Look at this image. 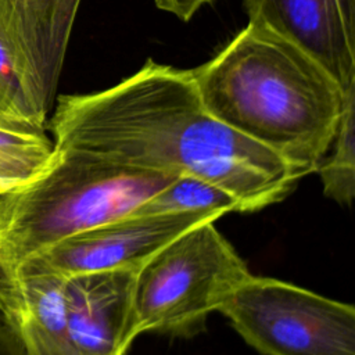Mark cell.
I'll return each instance as SVG.
<instances>
[{
	"mask_svg": "<svg viewBox=\"0 0 355 355\" xmlns=\"http://www.w3.org/2000/svg\"><path fill=\"white\" fill-rule=\"evenodd\" d=\"M46 129L58 148L204 179L237 198L243 212L282 201L302 178L215 119L201 103L191 69L153 60L108 89L58 96Z\"/></svg>",
	"mask_w": 355,
	"mask_h": 355,
	"instance_id": "1",
	"label": "cell"
},
{
	"mask_svg": "<svg viewBox=\"0 0 355 355\" xmlns=\"http://www.w3.org/2000/svg\"><path fill=\"white\" fill-rule=\"evenodd\" d=\"M191 73L215 119L302 176L329 153L349 89L294 43L250 22Z\"/></svg>",
	"mask_w": 355,
	"mask_h": 355,
	"instance_id": "2",
	"label": "cell"
},
{
	"mask_svg": "<svg viewBox=\"0 0 355 355\" xmlns=\"http://www.w3.org/2000/svg\"><path fill=\"white\" fill-rule=\"evenodd\" d=\"M175 178L54 147L39 175L0 194V265L15 272L67 237L128 216Z\"/></svg>",
	"mask_w": 355,
	"mask_h": 355,
	"instance_id": "3",
	"label": "cell"
},
{
	"mask_svg": "<svg viewBox=\"0 0 355 355\" xmlns=\"http://www.w3.org/2000/svg\"><path fill=\"white\" fill-rule=\"evenodd\" d=\"M215 220L200 223L157 251L136 272L135 311L144 331L190 338L251 275Z\"/></svg>",
	"mask_w": 355,
	"mask_h": 355,
	"instance_id": "4",
	"label": "cell"
},
{
	"mask_svg": "<svg viewBox=\"0 0 355 355\" xmlns=\"http://www.w3.org/2000/svg\"><path fill=\"white\" fill-rule=\"evenodd\" d=\"M218 312L263 355H355V308L283 280L251 273Z\"/></svg>",
	"mask_w": 355,
	"mask_h": 355,
	"instance_id": "5",
	"label": "cell"
},
{
	"mask_svg": "<svg viewBox=\"0 0 355 355\" xmlns=\"http://www.w3.org/2000/svg\"><path fill=\"white\" fill-rule=\"evenodd\" d=\"M218 212L128 215L67 237L22 265L62 277L114 269H140L148 258L189 229L216 220Z\"/></svg>",
	"mask_w": 355,
	"mask_h": 355,
	"instance_id": "6",
	"label": "cell"
},
{
	"mask_svg": "<svg viewBox=\"0 0 355 355\" xmlns=\"http://www.w3.org/2000/svg\"><path fill=\"white\" fill-rule=\"evenodd\" d=\"M80 0H10L8 54L31 122L46 128Z\"/></svg>",
	"mask_w": 355,
	"mask_h": 355,
	"instance_id": "7",
	"label": "cell"
},
{
	"mask_svg": "<svg viewBox=\"0 0 355 355\" xmlns=\"http://www.w3.org/2000/svg\"><path fill=\"white\" fill-rule=\"evenodd\" d=\"M250 24L294 43L347 90L355 85V0H243Z\"/></svg>",
	"mask_w": 355,
	"mask_h": 355,
	"instance_id": "8",
	"label": "cell"
},
{
	"mask_svg": "<svg viewBox=\"0 0 355 355\" xmlns=\"http://www.w3.org/2000/svg\"><path fill=\"white\" fill-rule=\"evenodd\" d=\"M136 272L114 269L65 277L67 319L79 355H125L139 336Z\"/></svg>",
	"mask_w": 355,
	"mask_h": 355,
	"instance_id": "9",
	"label": "cell"
},
{
	"mask_svg": "<svg viewBox=\"0 0 355 355\" xmlns=\"http://www.w3.org/2000/svg\"><path fill=\"white\" fill-rule=\"evenodd\" d=\"M65 277L21 265H0V312L18 334L25 355H79L72 340L64 297Z\"/></svg>",
	"mask_w": 355,
	"mask_h": 355,
	"instance_id": "10",
	"label": "cell"
},
{
	"mask_svg": "<svg viewBox=\"0 0 355 355\" xmlns=\"http://www.w3.org/2000/svg\"><path fill=\"white\" fill-rule=\"evenodd\" d=\"M53 151L44 128L0 116V194L39 175Z\"/></svg>",
	"mask_w": 355,
	"mask_h": 355,
	"instance_id": "11",
	"label": "cell"
},
{
	"mask_svg": "<svg viewBox=\"0 0 355 355\" xmlns=\"http://www.w3.org/2000/svg\"><path fill=\"white\" fill-rule=\"evenodd\" d=\"M179 212H243L240 202L225 189L204 179L180 175L139 205L130 215Z\"/></svg>",
	"mask_w": 355,
	"mask_h": 355,
	"instance_id": "12",
	"label": "cell"
},
{
	"mask_svg": "<svg viewBox=\"0 0 355 355\" xmlns=\"http://www.w3.org/2000/svg\"><path fill=\"white\" fill-rule=\"evenodd\" d=\"M319 162L323 194L340 205H351L355 196V85L345 93L341 118L330 146Z\"/></svg>",
	"mask_w": 355,
	"mask_h": 355,
	"instance_id": "13",
	"label": "cell"
},
{
	"mask_svg": "<svg viewBox=\"0 0 355 355\" xmlns=\"http://www.w3.org/2000/svg\"><path fill=\"white\" fill-rule=\"evenodd\" d=\"M8 8L10 0H0V116L32 123L18 94L11 71L7 35Z\"/></svg>",
	"mask_w": 355,
	"mask_h": 355,
	"instance_id": "14",
	"label": "cell"
},
{
	"mask_svg": "<svg viewBox=\"0 0 355 355\" xmlns=\"http://www.w3.org/2000/svg\"><path fill=\"white\" fill-rule=\"evenodd\" d=\"M214 1L215 0H154L159 10L171 12L184 22L190 21L202 6Z\"/></svg>",
	"mask_w": 355,
	"mask_h": 355,
	"instance_id": "15",
	"label": "cell"
},
{
	"mask_svg": "<svg viewBox=\"0 0 355 355\" xmlns=\"http://www.w3.org/2000/svg\"><path fill=\"white\" fill-rule=\"evenodd\" d=\"M0 355H25L24 345L12 329V326L8 323V320L4 318V315L0 312Z\"/></svg>",
	"mask_w": 355,
	"mask_h": 355,
	"instance_id": "16",
	"label": "cell"
}]
</instances>
